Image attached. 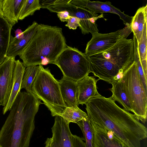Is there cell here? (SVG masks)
Instances as JSON below:
<instances>
[{"label":"cell","mask_w":147,"mask_h":147,"mask_svg":"<svg viewBox=\"0 0 147 147\" xmlns=\"http://www.w3.org/2000/svg\"><path fill=\"white\" fill-rule=\"evenodd\" d=\"M85 105L90 121L111 131L128 147H141L147 129L134 114L120 107L111 97L101 95L90 98Z\"/></svg>","instance_id":"6da1fadb"},{"label":"cell","mask_w":147,"mask_h":147,"mask_svg":"<svg viewBox=\"0 0 147 147\" xmlns=\"http://www.w3.org/2000/svg\"><path fill=\"white\" fill-rule=\"evenodd\" d=\"M42 104L32 92H19L0 130V147H29L35 117Z\"/></svg>","instance_id":"7a4b0ae2"},{"label":"cell","mask_w":147,"mask_h":147,"mask_svg":"<svg viewBox=\"0 0 147 147\" xmlns=\"http://www.w3.org/2000/svg\"><path fill=\"white\" fill-rule=\"evenodd\" d=\"M67 46L61 28L39 24L31 40L18 55L25 67L54 64Z\"/></svg>","instance_id":"3957f363"},{"label":"cell","mask_w":147,"mask_h":147,"mask_svg":"<svg viewBox=\"0 0 147 147\" xmlns=\"http://www.w3.org/2000/svg\"><path fill=\"white\" fill-rule=\"evenodd\" d=\"M88 58L90 72L111 84L121 78L134 62L133 40L123 38L107 50Z\"/></svg>","instance_id":"277c9868"},{"label":"cell","mask_w":147,"mask_h":147,"mask_svg":"<svg viewBox=\"0 0 147 147\" xmlns=\"http://www.w3.org/2000/svg\"><path fill=\"white\" fill-rule=\"evenodd\" d=\"M40 68L32 85L31 91L51 111L53 117L60 115L66 107L62 98L59 82L48 68Z\"/></svg>","instance_id":"5b68a950"},{"label":"cell","mask_w":147,"mask_h":147,"mask_svg":"<svg viewBox=\"0 0 147 147\" xmlns=\"http://www.w3.org/2000/svg\"><path fill=\"white\" fill-rule=\"evenodd\" d=\"M121 79L134 114L139 121L145 123L147 120V92L136 62L124 73Z\"/></svg>","instance_id":"8992f818"},{"label":"cell","mask_w":147,"mask_h":147,"mask_svg":"<svg viewBox=\"0 0 147 147\" xmlns=\"http://www.w3.org/2000/svg\"><path fill=\"white\" fill-rule=\"evenodd\" d=\"M54 64L60 68L63 76L76 82L90 73L88 56L77 48L67 45Z\"/></svg>","instance_id":"52a82bcc"},{"label":"cell","mask_w":147,"mask_h":147,"mask_svg":"<svg viewBox=\"0 0 147 147\" xmlns=\"http://www.w3.org/2000/svg\"><path fill=\"white\" fill-rule=\"evenodd\" d=\"M71 0H55L53 4L47 9L52 12L67 11L70 16L78 18L80 20V28L84 34L90 33L93 34L98 30L96 21L98 14L88 9L77 6L71 3Z\"/></svg>","instance_id":"ba28073f"},{"label":"cell","mask_w":147,"mask_h":147,"mask_svg":"<svg viewBox=\"0 0 147 147\" xmlns=\"http://www.w3.org/2000/svg\"><path fill=\"white\" fill-rule=\"evenodd\" d=\"M132 32L130 24L124 28L108 33L99 32L93 35L87 43L84 53L88 56L103 52L123 38H127Z\"/></svg>","instance_id":"9c48e42d"},{"label":"cell","mask_w":147,"mask_h":147,"mask_svg":"<svg viewBox=\"0 0 147 147\" xmlns=\"http://www.w3.org/2000/svg\"><path fill=\"white\" fill-rule=\"evenodd\" d=\"M15 57H6L0 65V105L7 104L11 92Z\"/></svg>","instance_id":"30bf717a"},{"label":"cell","mask_w":147,"mask_h":147,"mask_svg":"<svg viewBox=\"0 0 147 147\" xmlns=\"http://www.w3.org/2000/svg\"><path fill=\"white\" fill-rule=\"evenodd\" d=\"M71 3L77 6L85 8L96 14L110 13L117 14L126 26L130 24L133 17L125 14L124 12H122L109 1L103 2L89 0H71Z\"/></svg>","instance_id":"8fae6325"},{"label":"cell","mask_w":147,"mask_h":147,"mask_svg":"<svg viewBox=\"0 0 147 147\" xmlns=\"http://www.w3.org/2000/svg\"><path fill=\"white\" fill-rule=\"evenodd\" d=\"M69 123L60 115L55 116L51 128L52 137L50 147H73Z\"/></svg>","instance_id":"7c38bea8"},{"label":"cell","mask_w":147,"mask_h":147,"mask_svg":"<svg viewBox=\"0 0 147 147\" xmlns=\"http://www.w3.org/2000/svg\"><path fill=\"white\" fill-rule=\"evenodd\" d=\"M90 122L93 134V147H128L106 128Z\"/></svg>","instance_id":"4fadbf2b"},{"label":"cell","mask_w":147,"mask_h":147,"mask_svg":"<svg viewBox=\"0 0 147 147\" xmlns=\"http://www.w3.org/2000/svg\"><path fill=\"white\" fill-rule=\"evenodd\" d=\"M98 80L88 75L76 81L79 105L85 104L90 98L101 95L97 90L96 83Z\"/></svg>","instance_id":"5bb4252c"},{"label":"cell","mask_w":147,"mask_h":147,"mask_svg":"<svg viewBox=\"0 0 147 147\" xmlns=\"http://www.w3.org/2000/svg\"><path fill=\"white\" fill-rule=\"evenodd\" d=\"M38 24L34 21L24 31V36L19 39L11 36L7 57H14L20 53L36 33Z\"/></svg>","instance_id":"9a60e30c"},{"label":"cell","mask_w":147,"mask_h":147,"mask_svg":"<svg viewBox=\"0 0 147 147\" xmlns=\"http://www.w3.org/2000/svg\"><path fill=\"white\" fill-rule=\"evenodd\" d=\"M59 82L61 95L66 107H78L76 82L63 76Z\"/></svg>","instance_id":"2e32d148"},{"label":"cell","mask_w":147,"mask_h":147,"mask_svg":"<svg viewBox=\"0 0 147 147\" xmlns=\"http://www.w3.org/2000/svg\"><path fill=\"white\" fill-rule=\"evenodd\" d=\"M25 69L22 62L19 60L16 61L14 69L12 89L8 101L3 110V114L10 110L18 93L20 92L22 79Z\"/></svg>","instance_id":"e0dca14e"},{"label":"cell","mask_w":147,"mask_h":147,"mask_svg":"<svg viewBox=\"0 0 147 147\" xmlns=\"http://www.w3.org/2000/svg\"><path fill=\"white\" fill-rule=\"evenodd\" d=\"M23 0H2L4 18L12 26L17 23Z\"/></svg>","instance_id":"ac0fdd59"},{"label":"cell","mask_w":147,"mask_h":147,"mask_svg":"<svg viewBox=\"0 0 147 147\" xmlns=\"http://www.w3.org/2000/svg\"><path fill=\"white\" fill-rule=\"evenodd\" d=\"M12 26L0 16V65L7 57Z\"/></svg>","instance_id":"d6986e66"},{"label":"cell","mask_w":147,"mask_h":147,"mask_svg":"<svg viewBox=\"0 0 147 147\" xmlns=\"http://www.w3.org/2000/svg\"><path fill=\"white\" fill-rule=\"evenodd\" d=\"M111 84L112 87L110 90L112 93L110 97L111 99L115 101H117L119 103L125 110L133 112L121 78L115 81Z\"/></svg>","instance_id":"ffe728a7"},{"label":"cell","mask_w":147,"mask_h":147,"mask_svg":"<svg viewBox=\"0 0 147 147\" xmlns=\"http://www.w3.org/2000/svg\"><path fill=\"white\" fill-rule=\"evenodd\" d=\"M147 22V4L137 10L130 24L131 30L138 43L141 37L144 24Z\"/></svg>","instance_id":"44dd1931"},{"label":"cell","mask_w":147,"mask_h":147,"mask_svg":"<svg viewBox=\"0 0 147 147\" xmlns=\"http://www.w3.org/2000/svg\"><path fill=\"white\" fill-rule=\"evenodd\" d=\"M147 22L144 25L143 30L140 40L138 43V49L141 63L144 73L147 77Z\"/></svg>","instance_id":"7402d4cb"},{"label":"cell","mask_w":147,"mask_h":147,"mask_svg":"<svg viewBox=\"0 0 147 147\" xmlns=\"http://www.w3.org/2000/svg\"><path fill=\"white\" fill-rule=\"evenodd\" d=\"M40 68V65L29 66L25 69L20 89H24L27 92H31V89Z\"/></svg>","instance_id":"603a6c76"},{"label":"cell","mask_w":147,"mask_h":147,"mask_svg":"<svg viewBox=\"0 0 147 147\" xmlns=\"http://www.w3.org/2000/svg\"><path fill=\"white\" fill-rule=\"evenodd\" d=\"M60 116L69 123L73 122L76 123L87 118V114L78 107H66Z\"/></svg>","instance_id":"cb8c5ba5"},{"label":"cell","mask_w":147,"mask_h":147,"mask_svg":"<svg viewBox=\"0 0 147 147\" xmlns=\"http://www.w3.org/2000/svg\"><path fill=\"white\" fill-rule=\"evenodd\" d=\"M41 8L39 0H23L18 20H22L29 16L33 15L36 11Z\"/></svg>","instance_id":"d4e9b609"},{"label":"cell","mask_w":147,"mask_h":147,"mask_svg":"<svg viewBox=\"0 0 147 147\" xmlns=\"http://www.w3.org/2000/svg\"><path fill=\"white\" fill-rule=\"evenodd\" d=\"M83 135L86 147H93V134L91 124L88 118L78 122Z\"/></svg>","instance_id":"484cf974"},{"label":"cell","mask_w":147,"mask_h":147,"mask_svg":"<svg viewBox=\"0 0 147 147\" xmlns=\"http://www.w3.org/2000/svg\"><path fill=\"white\" fill-rule=\"evenodd\" d=\"M133 40L134 48V61L137 63L138 71L143 84L145 91L147 92V77H146L144 74L141 63L138 49V42L134 35L133 36Z\"/></svg>","instance_id":"4316f807"},{"label":"cell","mask_w":147,"mask_h":147,"mask_svg":"<svg viewBox=\"0 0 147 147\" xmlns=\"http://www.w3.org/2000/svg\"><path fill=\"white\" fill-rule=\"evenodd\" d=\"M65 26L68 27L69 29L76 30L78 27H80V20L76 17L70 16Z\"/></svg>","instance_id":"83f0119b"},{"label":"cell","mask_w":147,"mask_h":147,"mask_svg":"<svg viewBox=\"0 0 147 147\" xmlns=\"http://www.w3.org/2000/svg\"><path fill=\"white\" fill-rule=\"evenodd\" d=\"M72 140L73 147H86L83 139L76 135H72Z\"/></svg>","instance_id":"f1b7e54d"},{"label":"cell","mask_w":147,"mask_h":147,"mask_svg":"<svg viewBox=\"0 0 147 147\" xmlns=\"http://www.w3.org/2000/svg\"><path fill=\"white\" fill-rule=\"evenodd\" d=\"M57 16L60 20L62 22H67L70 16L67 11H63L57 13Z\"/></svg>","instance_id":"f546056e"},{"label":"cell","mask_w":147,"mask_h":147,"mask_svg":"<svg viewBox=\"0 0 147 147\" xmlns=\"http://www.w3.org/2000/svg\"><path fill=\"white\" fill-rule=\"evenodd\" d=\"M55 1V0H39L41 8H47L48 6L53 4Z\"/></svg>","instance_id":"4dcf8cb0"},{"label":"cell","mask_w":147,"mask_h":147,"mask_svg":"<svg viewBox=\"0 0 147 147\" xmlns=\"http://www.w3.org/2000/svg\"><path fill=\"white\" fill-rule=\"evenodd\" d=\"M15 38L17 39H19L22 38L24 36V32L19 29H17L15 31Z\"/></svg>","instance_id":"1f68e13d"},{"label":"cell","mask_w":147,"mask_h":147,"mask_svg":"<svg viewBox=\"0 0 147 147\" xmlns=\"http://www.w3.org/2000/svg\"><path fill=\"white\" fill-rule=\"evenodd\" d=\"M51 138H47L45 142V147H50Z\"/></svg>","instance_id":"d6a6232c"},{"label":"cell","mask_w":147,"mask_h":147,"mask_svg":"<svg viewBox=\"0 0 147 147\" xmlns=\"http://www.w3.org/2000/svg\"><path fill=\"white\" fill-rule=\"evenodd\" d=\"M2 0H0V16L3 17V13L2 9Z\"/></svg>","instance_id":"836d02e7"},{"label":"cell","mask_w":147,"mask_h":147,"mask_svg":"<svg viewBox=\"0 0 147 147\" xmlns=\"http://www.w3.org/2000/svg\"></svg>","instance_id":"e575fe53"}]
</instances>
